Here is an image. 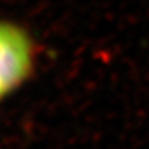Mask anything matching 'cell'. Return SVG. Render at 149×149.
Instances as JSON below:
<instances>
[{
  "label": "cell",
  "instance_id": "cell-1",
  "mask_svg": "<svg viewBox=\"0 0 149 149\" xmlns=\"http://www.w3.org/2000/svg\"><path fill=\"white\" fill-rule=\"evenodd\" d=\"M33 60L30 37L13 24L0 22V98L25 81Z\"/></svg>",
  "mask_w": 149,
  "mask_h": 149
}]
</instances>
